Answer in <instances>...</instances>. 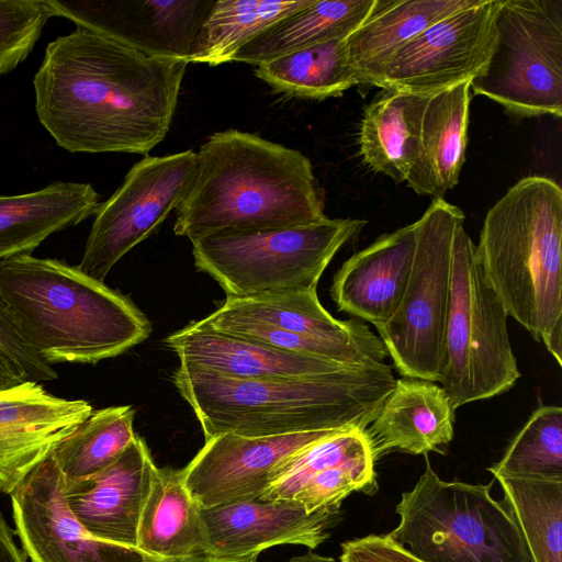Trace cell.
<instances>
[{"instance_id":"cell-1","label":"cell","mask_w":562,"mask_h":562,"mask_svg":"<svg viewBox=\"0 0 562 562\" xmlns=\"http://www.w3.org/2000/svg\"><path fill=\"white\" fill-rule=\"evenodd\" d=\"M188 65L77 26L45 48L38 121L70 153L147 155L170 130Z\"/></svg>"},{"instance_id":"cell-2","label":"cell","mask_w":562,"mask_h":562,"mask_svg":"<svg viewBox=\"0 0 562 562\" xmlns=\"http://www.w3.org/2000/svg\"><path fill=\"white\" fill-rule=\"evenodd\" d=\"M386 364L290 378L234 379L181 366L172 374L205 440L221 434L271 437L366 430L395 385Z\"/></svg>"},{"instance_id":"cell-3","label":"cell","mask_w":562,"mask_h":562,"mask_svg":"<svg viewBox=\"0 0 562 562\" xmlns=\"http://www.w3.org/2000/svg\"><path fill=\"white\" fill-rule=\"evenodd\" d=\"M324 192L301 151L256 134L213 133L196 151L173 232L191 241L221 231L306 226L327 216Z\"/></svg>"},{"instance_id":"cell-4","label":"cell","mask_w":562,"mask_h":562,"mask_svg":"<svg viewBox=\"0 0 562 562\" xmlns=\"http://www.w3.org/2000/svg\"><path fill=\"white\" fill-rule=\"evenodd\" d=\"M0 294L24 344L50 366L97 363L151 333L128 296L57 259L0 260Z\"/></svg>"},{"instance_id":"cell-5","label":"cell","mask_w":562,"mask_h":562,"mask_svg":"<svg viewBox=\"0 0 562 562\" xmlns=\"http://www.w3.org/2000/svg\"><path fill=\"white\" fill-rule=\"evenodd\" d=\"M508 316L562 364V190L550 178L519 180L488 210L475 245Z\"/></svg>"},{"instance_id":"cell-6","label":"cell","mask_w":562,"mask_h":562,"mask_svg":"<svg viewBox=\"0 0 562 562\" xmlns=\"http://www.w3.org/2000/svg\"><path fill=\"white\" fill-rule=\"evenodd\" d=\"M426 468L395 507L387 533L424 562H531L520 531L487 485L443 481Z\"/></svg>"},{"instance_id":"cell-7","label":"cell","mask_w":562,"mask_h":562,"mask_svg":"<svg viewBox=\"0 0 562 562\" xmlns=\"http://www.w3.org/2000/svg\"><path fill=\"white\" fill-rule=\"evenodd\" d=\"M366 224L326 217L290 228L215 232L191 241L194 266L212 277L226 297L316 289L336 252Z\"/></svg>"},{"instance_id":"cell-8","label":"cell","mask_w":562,"mask_h":562,"mask_svg":"<svg viewBox=\"0 0 562 562\" xmlns=\"http://www.w3.org/2000/svg\"><path fill=\"white\" fill-rule=\"evenodd\" d=\"M507 317L462 225L454 239L451 306L439 379L454 409L504 393L520 378Z\"/></svg>"},{"instance_id":"cell-9","label":"cell","mask_w":562,"mask_h":562,"mask_svg":"<svg viewBox=\"0 0 562 562\" xmlns=\"http://www.w3.org/2000/svg\"><path fill=\"white\" fill-rule=\"evenodd\" d=\"M464 220L458 206L437 198L416 221L415 256L403 299L392 317L375 327L403 376L432 382L441 376L454 239Z\"/></svg>"},{"instance_id":"cell-10","label":"cell","mask_w":562,"mask_h":562,"mask_svg":"<svg viewBox=\"0 0 562 562\" xmlns=\"http://www.w3.org/2000/svg\"><path fill=\"white\" fill-rule=\"evenodd\" d=\"M470 90L516 119L562 115V0H502L495 43Z\"/></svg>"},{"instance_id":"cell-11","label":"cell","mask_w":562,"mask_h":562,"mask_svg":"<svg viewBox=\"0 0 562 562\" xmlns=\"http://www.w3.org/2000/svg\"><path fill=\"white\" fill-rule=\"evenodd\" d=\"M196 153L146 156L126 173L121 187L101 203L77 266L103 282L113 266L146 239L178 206L193 178Z\"/></svg>"},{"instance_id":"cell-12","label":"cell","mask_w":562,"mask_h":562,"mask_svg":"<svg viewBox=\"0 0 562 562\" xmlns=\"http://www.w3.org/2000/svg\"><path fill=\"white\" fill-rule=\"evenodd\" d=\"M502 0H475L428 26L398 49L376 87L432 95L470 81L485 68Z\"/></svg>"},{"instance_id":"cell-13","label":"cell","mask_w":562,"mask_h":562,"mask_svg":"<svg viewBox=\"0 0 562 562\" xmlns=\"http://www.w3.org/2000/svg\"><path fill=\"white\" fill-rule=\"evenodd\" d=\"M14 532L31 562H148L137 548L98 539L69 509L65 480L49 456L10 494Z\"/></svg>"},{"instance_id":"cell-14","label":"cell","mask_w":562,"mask_h":562,"mask_svg":"<svg viewBox=\"0 0 562 562\" xmlns=\"http://www.w3.org/2000/svg\"><path fill=\"white\" fill-rule=\"evenodd\" d=\"M337 431L214 436L182 469L184 486L202 508L259 499L292 457Z\"/></svg>"},{"instance_id":"cell-15","label":"cell","mask_w":562,"mask_h":562,"mask_svg":"<svg viewBox=\"0 0 562 562\" xmlns=\"http://www.w3.org/2000/svg\"><path fill=\"white\" fill-rule=\"evenodd\" d=\"M214 1L49 0L55 16L157 57L190 63Z\"/></svg>"},{"instance_id":"cell-16","label":"cell","mask_w":562,"mask_h":562,"mask_svg":"<svg viewBox=\"0 0 562 562\" xmlns=\"http://www.w3.org/2000/svg\"><path fill=\"white\" fill-rule=\"evenodd\" d=\"M207 540L206 555L238 559L258 555L280 544L315 549L329 538L340 519V506L314 513L294 499L248 501L210 508L201 507Z\"/></svg>"},{"instance_id":"cell-17","label":"cell","mask_w":562,"mask_h":562,"mask_svg":"<svg viewBox=\"0 0 562 562\" xmlns=\"http://www.w3.org/2000/svg\"><path fill=\"white\" fill-rule=\"evenodd\" d=\"M92 411L34 381L0 391V495H10Z\"/></svg>"},{"instance_id":"cell-18","label":"cell","mask_w":562,"mask_h":562,"mask_svg":"<svg viewBox=\"0 0 562 562\" xmlns=\"http://www.w3.org/2000/svg\"><path fill=\"white\" fill-rule=\"evenodd\" d=\"M155 468L147 445L136 435L105 469L65 483L67 505L93 537L137 548L139 517Z\"/></svg>"},{"instance_id":"cell-19","label":"cell","mask_w":562,"mask_h":562,"mask_svg":"<svg viewBox=\"0 0 562 562\" xmlns=\"http://www.w3.org/2000/svg\"><path fill=\"white\" fill-rule=\"evenodd\" d=\"M416 222L383 234L353 254L335 273L330 288L337 307L375 327L397 310L416 249Z\"/></svg>"},{"instance_id":"cell-20","label":"cell","mask_w":562,"mask_h":562,"mask_svg":"<svg viewBox=\"0 0 562 562\" xmlns=\"http://www.w3.org/2000/svg\"><path fill=\"white\" fill-rule=\"evenodd\" d=\"M165 344L178 356L181 366L241 380L300 376L356 367L276 349L217 331L200 321L169 335Z\"/></svg>"},{"instance_id":"cell-21","label":"cell","mask_w":562,"mask_h":562,"mask_svg":"<svg viewBox=\"0 0 562 562\" xmlns=\"http://www.w3.org/2000/svg\"><path fill=\"white\" fill-rule=\"evenodd\" d=\"M454 411L436 382L396 379L366 429L374 460L391 450L411 454L440 451L453 438Z\"/></svg>"},{"instance_id":"cell-22","label":"cell","mask_w":562,"mask_h":562,"mask_svg":"<svg viewBox=\"0 0 562 562\" xmlns=\"http://www.w3.org/2000/svg\"><path fill=\"white\" fill-rule=\"evenodd\" d=\"M470 101V81L429 97L417 157L405 181L418 195L443 198L458 184L468 147Z\"/></svg>"},{"instance_id":"cell-23","label":"cell","mask_w":562,"mask_h":562,"mask_svg":"<svg viewBox=\"0 0 562 562\" xmlns=\"http://www.w3.org/2000/svg\"><path fill=\"white\" fill-rule=\"evenodd\" d=\"M99 194L90 183L56 181L29 193L0 195V260L30 254L48 236L94 215Z\"/></svg>"},{"instance_id":"cell-24","label":"cell","mask_w":562,"mask_h":562,"mask_svg":"<svg viewBox=\"0 0 562 562\" xmlns=\"http://www.w3.org/2000/svg\"><path fill=\"white\" fill-rule=\"evenodd\" d=\"M475 0H375L363 23L346 38L359 83L378 86L391 58L435 22Z\"/></svg>"},{"instance_id":"cell-25","label":"cell","mask_w":562,"mask_h":562,"mask_svg":"<svg viewBox=\"0 0 562 562\" xmlns=\"http://www.w3.org/2000/svg\"><path fill=\"white\" fill-rule=\"evenodd\" d=\"M136 547L156 559L206 555L201 506L184 486L182 469H154Z\"/></svg>"},{"instance_id":"cell-26","label":"cell","mask_w":562,"mask_h":562,"mask_svg":"<svg viewBox=\"0 0 562 562\" xmlns=\"http://www.w3.org/2000/svg\"><path fill=\"white\" fill-rule=\"evenodd\" d=\"M216 312L265 323L301 336L362 346L386 348L361 321L335 318L321 304L316 289L284 290L249 297H226Z\"/></svg>"},{"instance_id":"cell-27","label":"cell","mask_w":562,"mask_h":562,"mask_svg":"<svg viewBox=\"0 0 562 562\" xmlns=\"http://www.w3.org/2000/svg\"><path fill=\"white\" fill-rule=\"evenodd\" d=\"M430 95L382 89L366 106L359 132L363 161L401 183L416 160L422 120Z\"/></svg>"},{"instance_id":"cell-28","label":"cell","mask_w":562,"mask_h":562,"mask_svg":"<svg viewBox=\"0 0 562 562\" xmlns=\"http://www.w3.org/2000/svg\"><path fill=\"white\" fill-rule=\"evenodd\" d=\"M374 3L375 0H314L245 45L233 61L258 66L304 47L347 38L363 23Z\"/></svg>"},{"instance_id":"cell-29","label":"cell","mask_w":562,"mask_h":562,"mask_svg":"<svg viewBox=\"0 0 562 562\" xmlns=\"http://www.w3.org/2000/svg\"><path fill=\"white\" fill-rule=\"evenodd\" d=\"M314 0H215L200 29L190 63L218 66L267 30Z\"/></svg>"},{"instance_id":"cell-30","label":"cell","mask_w":562,"mask_h":562,"mask_svg":"<svg viewBox=\"0 0 562 562\" xmlns=\"http://www.w3.org/2000/svg\"><path fill=\"white\" fill-rule=\"evenodd\" d=\"M255 75L273 92L314 100L338 97L359 85L349 61L346 38L304 47L262 63L256 67Z\"/></svg>"},{"instance_id":"cell-31","label":"cell","mask_w":562,"mask_h":562,"mask_svg":"<svg viewBox=\"0 0 562 562\" xmlns=\"http://www.w3.org/2000/svg\"><path fill=\"white\" fill-rule=\"evenodd\" d=\"M531 562H562V479L497 476Z\"/></svg>"},{"instance_id":"cell-32","label":"cell","mask_w":562,"mask_h":562,"mask_svg":"<svg viewBox=\"0 0 562 562\" xmlns=\"http://www.w3.org/2000/svg\"><path fill=\"white\" fill-rule=\"evenodd\" d=\"M134 417L130 405L92 411L50 454L65 483L89 477L116 460L136 437Z\"/></svg>"},{"instance_id":"cell-33","label":"cell","mask_w":562,"mask_h":562,"mask_svg":"<svg viewBox=\"0 0 562 562\" xmlns=\"http://www.w3.org/2000/svg\"><path fill=\"white\" fill-rule=\"evenodd\" d=\"M487 470L494 477L562 479V408L540 405Z\"/></svg>"},{"instance_id":"cell-34","label":"cell","mask_w":562,"mask_h":562,"mask_svg":"<svg viewBox=\"0 0 562 562\" xmlns=\"http://www.w3.org/2000/svg\"><path fill=\"white\" fill-rule=\"evenodd\" d=\"M366 454H372L366 430L352 428L334 432L292 457L258 501L293 499L317 472Z\"/></svg>"},{"instance_id":"cell-35","label":"cell","mask_w":562,"mask_h":562,"mask_svg":"<svg viewBox=\"0 0 562 562\" xmlns=\"http://www.w3.org/2000/svg\"><path fill=\"white\" fill-rule=\"evenodd\" d=\"M53 16L49 0H0V76L26 59Z\"/></svg>"},{"instance_id":"cell-36","label":"cell","mask_w":562,"mask_h":562,"mask_svg":"<svg viewBox=\"0 0 562 562\" xmlns=\"http://www.w3.org/2000/svg\"><path fill=\"white\" fill-rule=\"evenodd\" d=\"M0 348L16 362L27 381L45 382L57 379V372L53 367L34 353L22 340L1 294Z\"/></svg>"},{"instance_id":"cell-37","label":"cell","mask_w":562,"mask_h":562,"mask_svg":"<svg viewBox=\"0 0 562 562\" xmlns=\"http://www.w3.org/2000/svg\"><path fill=\"white\" fill-rule=\"evenodd\" d=\"M340 562H424L386 535H368L341 543Z\"/></svg>"},{"instance_id":"cell-38","label":"cell","mask_w":562,"mask_h":562,"mask_svg":"<svg viewBox=\"0 0 562 562\" xmlns=\"http://www.w3.org/2000/svg\"><path fill=\"white\" fill-rule=\"evenodd\" d=\"M0 562H26V557L21 551L13 538V532L8 526L0 510Z\"/></svg>"},{"instance_id":"cell-39","label":"cell","mask_w":562,"mask_h":562,"mask_svg":"<svg viewBox=\"0 0 562 562\" xmlns=\"http://www.w3.org/2000/svg\"><path fill=\"white\" fill-rule=\"evenodd\" d=\"M25 381L27 380L21 368L0 348V391L12 389Z\"/></svg>"},{"instance_id":"cell-40","label":"cell","mask_w":562,"mask_h":562,"mask_svg":"<svg viewBox=\"0 0 562 562\" xmlns=\"http://www.w3.org/2000/svg\"><path fill=\"white\" fill-rule=\"evenodd\" d=\"M257 557L258 555H248L238 559H220L210 555H194L183 558H162L155 559L148 562H258Z\"/></svg>"},{"instance_id":"cell-41","label":"cell","mask_w":562,"mask_h":562,"mask_svg":"<svg viewBox=\"0 0 562 562\" xmlns=\"http://www.w3.org/2000/svg\"><path fill=\"white\" fill-rule=\"evenodd\" d=\"M286 562H336L333 558L323 557L313 552L290 559Z\"/></svg>"}]
</instances>
